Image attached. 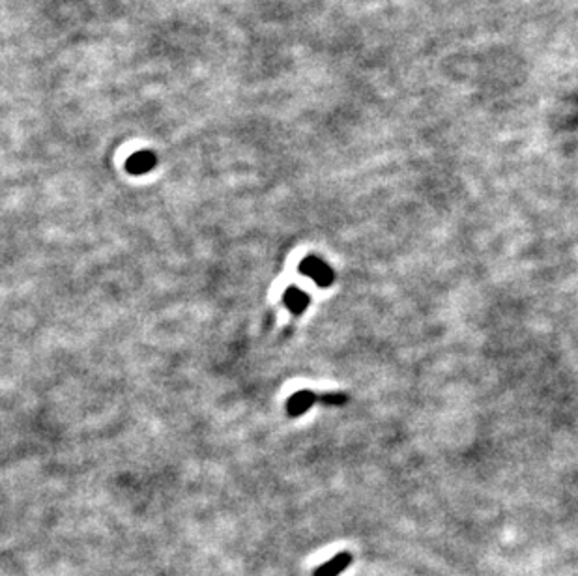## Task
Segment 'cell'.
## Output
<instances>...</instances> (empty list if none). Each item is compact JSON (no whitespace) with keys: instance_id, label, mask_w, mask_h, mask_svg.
I'll use <instances>...</instances> for the list:
<instances>
[{"instance_id":"1","label":"cell","mask_w":578,"mask_h":576,"mask_svg":"<svg viewBox=\"0 0 578 576\" xmlns=\"http://www.w3.org/2000/svg\"><path fill=\"white\" fill-rule=\"evenodd\" d=\"M300 271H302L305 277L315 281L320 288L332 286L333 281H335V271H333V268L322 261L320 256L315 255L305 256L302 261V264H300Z\"/></svg>"},{"instance_id":"2","label":"cell","mask_w":578,"mask_h":576,"mask_svg":"<svg viewBox=\"0 0 578 576\" xmlns=\"http://www.w3.org/2000/svg\"><path fill=\"white\" fill-rule=\"evenodd\" d=\"M156 165H157L156 154H154L152 150H141V152H135L133 156L127 157L126 171L130 172V174L141 176V174H146V172H150Z\"/></svg>"},{"instance_id":"3","label":"cell","mask_w":578,"mask_h":576,"mask_svg":"<svg viewBox=\"0 0 578 576\" xmlns=\"http://www.w3.org/2000/svg\"><path fill=\"white\" fill-rule=\"evenodd\" d=\"M315 402H318V397L312 393V391L309 389H303V391H298V393H294V395L288 399L287 402V410H288V416L290 417H300L303 416L309 408H311Z\"/></svg>"},{"instance_id":"4","label":"cell","mask_w":578,"mask_h":576,"mask_svg":"<svg viewBox=\"0 0 578 576\" xmlns=\"http://www.w3.org/2000/svg\"><path fill=\"white\" fill-rule=\"evenodd\" d=\"M352 563V554L348 552H339L337 556H333L332 560L326 561L324 565H320L315 571V576H339L345 572Z\"/></svg>"},{"instance_id":"5","label":"cell","mask_w":578,"mask_h":576,"mask_svg":"<svg viewBox=\"0 0 578 576\" xmlns=\"http://www.w3.org/2000/svg\"><path fill=\"white\" fill-rule=\"evenodd\" d=\"M283 301H285V305L288 307V311L292 313V315H303V313L307 311V307H309V296H307L305 292L300 290L298 286H288L287 292H285V296H283Z\"/></svg>"},{"instance_id":"6","label":"cell","mask_w":578,"mask_h":576,"mask_svg":"<svg viewBox=\"0 0 578 576\" xmlns=\"http://www.w3.org/2000/svg\"><path fill=\"white\" fill-rule=\"evenodd\" d=\"M348 401L347 393H324L318 397V402L326 406H342Z\"/></svg>"}]
</instances>
